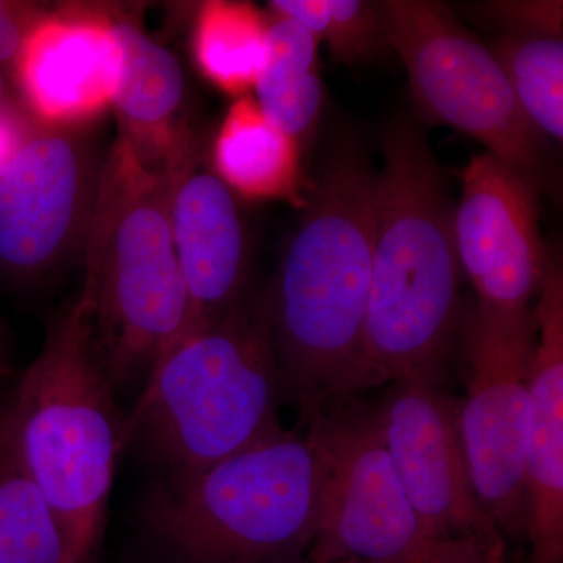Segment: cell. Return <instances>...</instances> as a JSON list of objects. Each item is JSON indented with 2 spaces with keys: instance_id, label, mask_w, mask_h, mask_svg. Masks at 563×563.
Instances as JSON below:
<instances>
[{
  "instance_id": "6da1fadb",
  "label": "cell",
  "mask_w": 563,
  "mask_h": 563,
  "mask_svg": "<svg viewBox=\"0 0 563 563\" xmlns=\"http://www.w3.org/2000/svg\"><path fill=\"white\" fill-rule=\"evenodd\" d=\"M303 217L266 291L285 401L302 422L351 398L372 282L377 173L343 143L309 190Z\"/></svg>"
},
{
  "instance_id": "7a4b0ae2",
  "label": "cell",
  "mask_w": 563,
  "mask_h": 563,
  "mask_svg": "<svg viewBox=\"0 0 563 563\" xmlns=\"http://www.w3.org/2000/svg\"><path fill=\"white\" fill-rule=\"evenodd\" d=\"M453 213L428 141L410 122H396L377 173L372 282L351 398L409 377L442 379L461 324Z\"/></svg>"
},
{
  "instance_id": "3957f363",
  "label": "cell",
  "mask_w": 563,
  "mask_h": 563,
  "mask_svg": "<svg viewBox=\"0 0 563 563\" xmlns=\"http://www.w3.org/2000/svg\"><path fill=\"white\" fill-rule=\"evenodd\" d=\"M76 306L114 391L144 384L196 331L174 250L165 165L144 161L122 136L96 191Z\"/></svg>"
},
{
  "instance_id": "277c9868",
  "label": "cell",
  "mask_w": 563,
  "mask_h": 563,
  "mask_svg": "<svg viewBox=\"0 0 563 563\" xmlns=\"http://www.w3.org/2000/svg\"><path fill=\"white\" fill-rule=\"evenodd\" d=\"M284 401L266 292L250 291L163 355L122 418V451L158 474L206 468L280 431Z\"/></svg>"
},
{
  "instance_id": "5b68a950",
  "label": "cell",
  "mask_w": 563,
  "mask_h": 563,
  "mask_svg": "<svg viewBox=\"0 0 563 563\" xmlns=\"http://www.w3.org/2000/svg\"><path fill=\"white\" fill-rule=\"evenodd\" d=\"M321 490L312 428H282L206 468L158 474L141 521L172 563H307Z\"/></svg>"
},
{
  "instance_id": "8992f818",
  "label": "cell",
  "mask_w": 563,
  "mask_h": 563,
  "mask_svg": "<svg viewBox=\"0 0 563 563\" xmlns=\"http://www.w3.org/2000/svg\"><path fill=\"white\" fill-rule=\"evenodd\" d=\"M0 418L87 563L106 526L122 418L76 302L52 320L43 350L0 406Z\"/></svg>"
},
{
  "instance_id": "52a82bcc",
  "label": "cell",
  "mask_w": 563,
  "mask_h": 563,
  "mask_svg": "<svg viewBox=\"0 0 563 563\" xmlns=\"http://www.w3.org/2000/svg\"><path fill=\"white\" fill-rule=\"evenodd\" d=\"M377 9L422 117L472 136L537 180L543 136L526 120L488 44L440 2L384 0Z\"/></svg>"
},
{
  "instance_id": "ba28073f",
  "label": "cell",
  "mask_w": 563,
  "mask_h": 563,
  "mask_svg": "<svg viewBox=\"0 0 563 563\" xmlns=\"http://www.w3.org/2000/svg\"><path fill=\"white\" fill-rule=\"evenodd\" d=\"M303 424L322 454L320 518L307 563H418L433 539L404 492L374 407L343 399Z\"/></svg>"
},
{
  "instance_id": "9c48e42d",
  "label": "cell",
  "mask_w": 563,
  "mask_h": 563,
  "mask_svg": "<svg viewBox=\"0 0 563 563\" xmlns=\"http://www.w3.org/2000/svg\"><path fill=\"white\" fill-rule=\"evenodd\" d=\"M531 312L474 310L466 322L468 379L459 431L474 493L503 533L525 536L526 454L531 420Z\"/></svg>"
},
{
  "instance_id": "30bf717a",
  "label": "cell",
  "mask_w": 563,
  "mask_h": 563,
  "mask_svg": "<svg viewBox=\"0 0 563 563\" xmlns=\"http://www.w3.org/2000/svg\"><path fill=\"white\" fill-rule=\"evenodd\" d=\"M462 179L454 244L477 309L531 312L553 258L540 235L537 180L488 152L474 155Z\"/></svg>"
},
{
  "instance_id": "8fae6325",
  "label": "cell",
  "mask_w": 563,
  "mask_h": 563,
  "mask_svg": "<svg viewBox=\"0 0 563 563\" xmlns=\"http://www.w3.org/2000/svg\"><path fill=\"white\" fill-rule=\"evenodd\" d=\"M374 412L404 492L432 539L503 536L474 493L459 401L440 380H396Z\"/></svg>"
},
{
  "instance_id": "7c38bea8",
  "label": "cell",
  "mask_w": 563,
  "mask_h": 563,
  "mask_svg": "<svg viewBox=\"0 0 563 563\" xmlns=\"http://www.w3.org/2000/svg\"><path fill=\"white\" fill-rule=\"evenodd\" d=\"M165 173L174 250L199 331L250 292L246 232L231 188L196 162L188 129L166 158Z\"/></svg>"
},
{
  "instance_id": "4fadbf2b",
  "label": "cell",
  "mask_w": 563,
  "mask_h": 563,
  "mask_svg": "<svg viewBox=\"0 0 563 563\" xmlns=\"http://www.w3.org/2000/svg\"><path fill=\"white\" fill-rule=\"evenodd\" d=\"M87 173L73 141L41 135L0 173V273L29 285L54 272L84 211Z\"/></svg>"
},
{
  "instance_id": "5bb4252c",
  "label": "cell",
  "mask_w": 563,
  "mask_h": 563,
  "mask_svg": "<svg viewBox=\"0 0 563 563\" xmlns=\"http://www.w3.org/2000/svg\"><path fill=\"white\" fill-rule=\"evenodd\" d=\"M533 318L525 536L531 563H563V276L554 257Z\"/></svg>"
},
{
  "instance_id": "9a60e30c",
  "label": "cell",
  "mask_w": 563,
  "mask_h": 563,
  "mask_svg": "<svg viewBox=\"0 0 563 563\" xmlns=\"http://www.w3.org/2000/svg\"><path fill=\"white\" fill-rule=\"evenodd\" d=\"M121 49L111 20L74 11L36 21L18 54L29 106L51 124L91 120L113 101Z\"/></svg>"
},
{
  "instance_id": "2e32d148",
  "label": "cell",
  "mask_w": 563,
  "mask_h": 563,
  "mask_svg": "<svg viewBox=\"0 0 563 563\" xmlns=\"http://www.w3.org/2000/svg\"><path fill=\"white\" fill-rule=\"evenodd\" d=\"M121 49V73L113 103L125 135L144 161L163 165L185 128L174 125L184 99V74L172 51L155 43L131 21L111 20Z\"/></svg>"
},
{
  "instance_id": "e0dca14e",
  "label": "cell",
  "mask_w": 563,
  "mask_h": 563,
  "mask_svg": "<svg viewBox=\"0 0 563 563\" xmlns=\"http://www.w3.org/2000/svg\"><path fill=\"white\" fill-rule=\"evenodd\" d=\"M301 144L277 129L252 96L232 103L214 141V173L247 199H287L306 207Z\"/></svg>"
},
{
  "instance_id": "ac0fdd59",
  "label": "cell",
  "mask_w": 563,
  "mask_h": 563,
  "mask_svg": "<svg viewBox=\"0 0 563 563\" xmlns=\"http://www.w3.org/2000/svg\"><path fill=\"white\" fill-rule=\"evenodd\" d=\"M320 43L290 18L266 16V52L255 80V102L263 114L299 144L317 129L324 103L318 60Z\"/></svg>"
},
{
  "instance_id": "d6986e66",
  "label": "cell",
  "mask_w": 563,
  "mask_h": 563,
  "mask_svg": "<svg viewBox=\"0 0 563 563\" xmlns=\"http://www.w3.org/2000/svg\"><path fill=\"white\" fill-rule=\"evenodd\" d=\"M0 563H80L60 517L22 465L2 418Z\"/></svg>"
},
{
  "instance_id": "ffe728a7",
  "label": "cell",
  "mask_w": 563,
  "mask_h": 563,
  "mask_svg": "<svg viewBox=\"0 0 563 563\" xmlns=\"http://www.w3.org/2000/svg\"><path fill=\"white\" fill-rule=\"evenodd\" d=\"M192 49L211 84L242 98L265 60L266 16L252 3L210 0L199 10Z\"/></svg>"
},
{
  "instance_id": "44dd1931",
  "label": "cell",
  "mask_w": 563,
  "mask_h": 563,
  "mask_svg": "<svg viewBox=\"0 0 563 563\" xmlns=\"http://www.w3.org/2000/svg\"><path fill=\"white\" fill-rule=\"evenodd\" d=\"M488 47L529 124L543 139L562 143L563 40L499 35Z\"/></svg>"
},
{
  "instance_id": "7402d4cb",
  "label": "cell",
  "mask_w": 563,
  "mask_h": 563,
  "mask_svg": "<svg viewBox=\"0 0 563 563\" xmlns=\"http://www.w3.org/2000/svg\"><path fill=\"white\" fill-rule=\"evenodd\" d=\"M268 5L301 24L318 43H328L333 58L346 65L383 60L391 52L377 2L274 0Z\"/></svg>"
},
{
  "instance_id": "603a6c76",
  "label": "cell",
  "mask_w": 563,
  "mask_h": 563,
  "mask_svg": "<svg viewBox=\"0 0 563 563\" xmlns=\"http://www.w3.org/2000/svg\"><path fill=\"white\" fill-rule=\"evenodd\" d=\"M477 18L495 25L506 36H559L562 38L561 0H515L470 5ZM468 7V9H470Z\"/></svg>"
},
{
  "instance_id": "cb8c5ba5",
  "label": "cell",
  "mask_w": 563,
  "mask_h": 563,
  "mask_svg": "<svg viewBox=\"0 0 563 563\" xmlns=\"http://www.w3.org/2000/svg\"><path fill=\"white\" fill-rule=\"evenodd\" d=\"M418 563H509L507 543L498 537L433 539Z\"/></svg>"
},
{
  "instance_id": "d4e9b609",
  "label": "cell",
  "mask_w": 563,
  "mask_h": 563,
  "mask_svg": "<svg viewBox=\"0 0 563 563\" xmlns=\"http://www.w3.org/2000/svg\"><path fill=\"white\" fill-rule=\"evenodd\" d=\"M32 27L25 25V14L16 3L0 2V62L20 54L22 43Z\"/></svg>"
},
{
  "instance_id": "484cf974",
  "label": "cell",
  "mask_w": 563,
  "mask_h": 563,
  "mask_svg": "<svg viewBox=\"0 0 563 563\" xmlns=\"http://www.w3.org/2000/svg\"><path fill=\"white\" fill-rule=\"evenodd\" d=\"M22 144L24 143L21 141V132L16 122L7 114L0 113V173L13 161Z\"/></svg>"
},
{
  "instance_id": "4316f807",
  "label": "cell",
  "mask_w": 563,
  "mask_h": 563,
  "mask_svg": "<svg viewBox=\"0 0 563 563\" xmlns=\"http://www.w3.org/2000/svg\"><path fill=\"white\" fill-rule=\"evenodd\" d=\"M10 373L9 358H7L5 347H3L2 336H0V385L7 379Z\"/></svg>"
},
{
  "instance_id": "83f0119b",
  "label": "cell",
  "mask_w": 563,
  "mask_h": 563,
  "mask_svg": "<svg viewBox=\"0 0 563 563\" xmlns=\"http://www.w3.org/2000/svg\"><path fill=\"white\" fill-rule=\"evenodd\" d=\"M2 96H3V80H2V76H0V101H2Z\"/></svg>"
},
{
  "instance_id": "f1b7e54d",
  "label": "cell",
  "mask_w": 563,
  "mask_h": 563,
  "mask_svg": "<svg viewBox=\"0 0 563 563\" xmlns=\"http://www.w3.org/2000/svg\"><path fill=\"white\" fill-rule=\"evenodd\" d=\"M344 563H362V562H344Z\"/></svg>"
}]
</instances>
